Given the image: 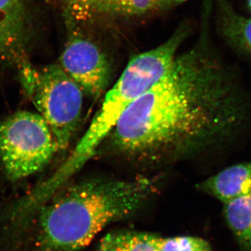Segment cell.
Listing matches in <instances>:
<instances>
[{"instance_id": "6da1fadb", "label": "cell", "mask_w": 251, "mask_h": 251, "mask_svg": "<svg viewBox=\"0 0 251 251\" xmlns=\"http://www.w3.org/2000/svg\"><path fill=\"white\" fill-rule=\"evenodd\" d=\"M192 49L126 110L109 136L117 153L156 161L202 153L227 142L246 123L247 97L218 57L209 35V11Z\"/></svg>"}, {"instance_id": "7a4b0ae2", "label": "cell", "mask_w": 251, "mask_h": 251, "mask_svg": "<svg viewBox=\"0 0 251 251\" xmlns=\"http://www.w3.org/2000/svg\"><path fill=\"white\" fill-rule=\"evenodd\" d=\"M157 186L156 179L147 177L64 186L34 214H20L8 224L10 251H82L109 225L139 211Z\"/></svg>"}, {"instance_id": "3957f363", "label": "cell", "mask_w": 251, "mask_h": 251, "mask_svg": "<svg viewBox=\"0 0 251 251\" xmlns=\"http://www.w3.org/2000/svg\"><path fill=\"white\" fill-rule=\"evenodd\" d=\"M188 34L181 26L161 45L130 58L72 153L38 190L41 197H52L93 158L128 107L169 70Z\"/></svg>"}, {"instance_id": "277c9868", "label": "cell", "mask_w": 251, "mask_h": 251, "mask_svg": "<svg viewBox=\"0 0 251 251\" xmlns=\"http://www.w3.org/2000/svg\"><path fill=\"white\" fill-rule=\"evenodd\" d=\"M23 88L52 132L59 150L72 140L82 114L84 92L58 64L19 69Z\"/></svg>"}, {"instance_id": "5b68a950", "label": "cell", "mask_w": 251, "mask_h": 251, "mask_svg": "<svg viewBox=\"0 0 251 251\" xmlns=\"http://www.w3.org/2000/svg\"><path fill=\"white\" fill-rule=\"evenodd\" d=\"M57 150L53 134L39 113L16 112L0 125V159L11 181L44 169Z\"/></svg>"}, {"instance_id": "8992f818", "label": "cell", "mask_w": 251, "mask_h": 251, "mask_svg": "<svg viewBox=\"0 0 251 251\" xmlns=\"http://www.w3.org/2000/svg\"><path fill=\"white\" fill-rule=\"evenodd\" d=\"M67 24V39L58 64L85 95L98 99L110 82L111 64L100 46L80 30L79 23Z\"/></svg>"}, {"instance_id": "52a82bcc", "label": "cell", "mask_w": 251, "mask_h": 251, "mask_svg": "<svg viewBox=\"0 0 251 251\" xmlns=\"http://www.w3.org/2000/svg\"><path fill=\"white\" fill-rule=\"evenodd\" d=\"M31 31L28 0H0V63L18 69L29 63Z\"/></svg>"}, {"instance_id": "ba28073f", "label": "cell", "mask_w": 251, "mask_h": 251, "mask_svg": "<svg viewBox=\"0 0 251 251\" xmlns=\"http://www.w3.org/2000/svg\"><path fill=\"white\" fill-rule=\"evenodd\" d=\"M200 191L223 203L251 193V162L229 166L198 185Z\"/></svg>"}, {"instance_id": "9c48e42d", "label": "cell", "mask_w": 251, "mask_h": 251, "mask_svg": "<svg viewBox=\"0 0 251 251\" xmlns=\"http://www.w3.org/2000/svg\"><path fill=\"white\" fill-rule=\"evenodd\" d=\"M216 27L231 47L251 58V18L238 14L228 0H216Z\"/></svg>"}, {"instance_id": "30bf717a", "label": "cell", "mask_w": 251, "mask_h": 251, "mask_svg": "<svg viewBox=\"0 0 251 251\" xmlns=\"http://www.w3.org/2000/svg\"><path fill=\"white\" fill-rule=\"evenodd\" d=\"M225 219L244 251H251V193L224 204Z\"/></svg>"}, {"instance_id": "8fae6325", "label": "cell", "mask_w": 251, "mask_h": 251, "mask_svg": "<svg viewBox=\"0 0 251 251\" xmlns=\"http://www.w3.org/2000/svg\"><path fill=\"white\" fill-rule=\"evenodd\" d=\"M97 251H156L151 234L135 231L110 232L102 238Z\"/></svg>"}, {"instance_id": "7c38bea8", "label": "cell", "mask_w": 251, "mask_h": 251, "mask_svg": "<svg viewBox=\"0 0 251 251\" xmlns=\"http://www.w3.org/2000/svg\"><path fill=\"white\" fill-rule=\"evenodd\" d=\"M157 10L153 0H97V16L140 17Z\"/></svg>"}, {"instance_id": "4fadbf2b", "label": "cell", "mask_w": 251, "mask_h": 251, "mask_svg": "<svg viewBox=\"0 0 251 251\" xmlns=\"http://www.w3.org/2000/svg\"><path fill=\"white\" fill-rule=\"evenodd\" d=\"M156 251H212L210 244L196 237H161L151 234Z\"/></svg>"}, {"instance_id": "5bb4252c", "label": "cell", "mask_w": 251, "mask_h": 251, "mask_svg": "<svg viewBox=\"0 0 251 251\" xmlns=\"http://www.w3.org/2000/svg\"><path fill=\"white\" fill-rule=\"evenodd\" d=\"M66 23L84 24L95 18L97 0H57Z\"/></svg>"}, {"instance_id": "9a60e30c", "label": "cell", "mask_w": 251, "mask_h": 251, "mask_svg": "<svg viewBox=\"0 0 251 251\" xmlns=\"http://www.w3.org/2000/svg\"><path fill=\"white\" fill-rule=\"evenodd\" d=\"M157 9H163L168 8L173 4V0H153Z\"/></svg>"}, {"instance_id": "2e32d148", "label": "cell", "mask_w": 251, "mask_h": 251, "mask_svg": "<svg viewBox=\"0 0 251 251\" xmlns=\"http://www.w3.org/2000/svg\"><path fill=\"white\" fill-rule=\"evenodd\" d=\"M185 1H187V0H173V4H179V3L184 2Z\"/></svg>"}, {"instance_id": "e0dca14e", "label": "cell", "mask_w": 251, "mask_h": 251, "mask_svg": "<svg viewBox=\"0 0 251 251\" xmlns=\"http://www.w3.org/2000/svg\"><path fill=\"white\" fill-rule=\"evenodd\" d=\"M248 6H249V9L251 12V0H248Z\"/></svg>"}]
</instances>
